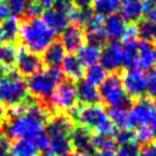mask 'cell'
Here are the masks:
<instances>
[{
  "instance_id": "cell-32",
  "label": "cell",
  "mask_w": 156,
  "mask_h": 156,
  "mask_svg": "<svg viewBox=\"0 0 156 156\" xmlns=\"http://www.w3.org/2000/svg\"><path fill=\"white\" fill-rule=\"evenodd\" d=\"M93 149L96 151L101 150H113L116 146V141L112 136H104V135H93L91 139Z\"/></svg>"
},
{
  "instance_id": "cell-33",
  "label": "cell",
  "mask_w": 156,
  "mask_h": 156,
  "mask_svg": "<svg viewBox=\"0 0 156 156\" xmlns=\"http://www.w3.org/2000/svg\"><path fill=\"white\" fill-rule=\"evenodd\" d=\"M134 134V141L136 144H149L151 143V139H152V133H151V129L149 127V124L146 126H140L138 128H135V130L133 132Z\"/></svg>"
},
{
  "instance_id": "cell-21",
  "label": "cell",
  "mask_w": 156,
  "mask_h": 156,
  "mask_svg": "<svg viewBox=\"0 0 156 156\" xmlns=\"http://www.w3.org/2000/svg\"><path fill=\"white\" fill-rule=\"evenodd\" d=\"M119 16L126 21L134 23L139 21L143 16L141 0H121L119 2Z\"/></svg>"
},
{
  "instance_id": "cell-43",
  "label": "cell",
  "mask_w": 156,
  "mask_h": 156,
  "mask_svg": "<svg viewBox=\"0 0 156 156\" xmlns=\"http://www.w3.org/2000/svg\"><path fill=\"white\" fill-rule=\"evenodd\" d=\"M34 2H37L41 9H50L54 6L56 0H33Z\"/></svg>"
},
{
  "instance_id": "cell-47",
  "label": "cell",
  "mask_w": 156,
  "mask_h": 156,
  "mask_svg": "<svg viewBox=\"0 0 156 156\" xmlns=\"http://www.w3.org/2000/svg\"><path fill=\"white\" fill-rule=\"evenodd\" d=\"M6 115H7L6 110H5V107L2 106V104L0 102V126L6 121Z\"/></svg>"
},
{
  "instance_id": "cell-18",
  "label": "cell",
  "mask_w": 156,
  "mask_h": 156,
  "mask_svg": "<svg viewBox=\"0 0 156 156\" xmlns=\"http://www.w3.org/2000/svg\"><path fill=\"white\" fill-rule=\"evenodd\" d=\"M41 15H43L41 21L54 33H61L66 27H68V18H67L66 13H63L62 11H60L55 7L46 9L44 12H41Z\"/></svg>"
},
{
  "instance_id": "cell-46",
  "label": "cell",
  "mask_w": 156,
  "mask_h": 156,
  "mask_svg": "<svg viewBox=\"0 0 156 156\" xmlns=\"http://www.w3.org/2000/svg\"><path fill=\"white\" fill-rule=\"evenodd\" d=\"M94 156H116V152L113 150H101V151H96Z\"/></svg>"
},
{
  "instance_id": "cell-5",
  "label": "cell",
  "mask_w": 156,
  "mask_h": 156,
  "mask_svg": "<svg viewBox=\"0 0 156 156\" xmlns=\"http://www.w3.org/2000/svg\"><path fill=\"white\" fill-rule=\"evenodd\" d=\"M62 72L58 67H48L46 69H40L37 73L27 78L26 88L27 93L38 100L50 99L54 89L58 83H61Z\"/></svg>"
},
{
  "instance_id": "cell-35",
  "label": "cell",
  "mask_w": 156,
  "mask_h": 156,
  "mask_svg": "<svg viewBox=\"0 0 156 156\" xmlns=\"http://www.w3.org/2000/svg\"><path fill=\"white\" fill-rule=\"evenodd\" d=\"M4 2L9 7L11 15L15 16V17L22 15L26 11V7H27L26 0H4Z\"/></svg>"
},
{
  "instance_id": "cell-28",
  "label": "cell",
  "mask_w": 156,
  "mask_h": 156,
  "mask_svg": "<svg viewBox=\"0 0 156 156\" xmlns=\"http://www.w3.org/2000/svg\"><path fill=\"white\" fill-rule=\"evenodd\" d=\"M17 49L10 43L0 44V68H11L16 61Z\"/></svg>"
},
{
  "instance_id": "cell-3",
  "label": "cell",
  "mask_w": 156,
  "mask_h": 156,
  "mask_svg": "<svg viewBox=\"0 0 156 156\" xmlns=\"http://www.w3.org/2000/svg\"><path fill=\"white\" fill-rule=\"evenodd\" d=\"M18 37L26 50L38 55L43 54L54 41L55 33L39 18L29 17L20 24Z\"/></svg>"
},
{
  "instance_id": "cell-31",
  "label": "cell",
  "mask_w": 156,
  "mask_h": 156,
  "mask_svg": "<svg viewBox=\"0 0 156 156\" xmlns=\"http://www.w3.org/2000/svg\"><path fill=\"white\" fill-rule=\"evenodd\" d=\"M1 23H2L4 32H5V41L11 44L13 40H16L18 35V30H20V23L17 21V17L11 16L10 18H7L6 21Z\"/></svg>"
},
{
  "instance_id": "cell-27",
  "label": "cell",
  "mask_w": 156,
  "mask_h": 156,
  "mask_svg": "<svg viewBox=\"0 0 156 156\" xmlns=\"http://www.w3.org/2000/svg\"><path fill=\"white\" fill-rule=\"evenodd\" d=\"M84 77L88 83L93 84V85H100L105 78L107 77V71L99 63H95V65H91L89 67H87V69L84 71Z\"/></svg>"
},
{
  "instance_id": "cell-44",
  "label": "cell",
  "mask_w": 156,
  "mask_h": 156,
  "mask_svg": "<svg viewBox=\"0 0 156 156\" xmlns=\"http://www.w3.org/2000/svg\"><path fill=\"white\" fill-rule=\"evenodd\" d=\"M149 127H150L151 133H152V139L156 140V112H155L154 117L151 118V121H150V123H149Z\"/></svg>"
},
{
  "instance_id": "cell-16",
  "label": "cell",
  "mask_w": 156,
  "mask_h": 156,
  "mask_svg": "<svg viewBox=\"0 0 156 156\" xmlns=\"http://www.w3.org/2000/svg\"><path fill=\"white\" fill-rule=\"evenodd\" d=\"M156 62V49L152 43L139 40V54L135 62V68L140 71H150Z\"/></svg>"
},
{
  "instance_id": "cell-40",
  "label": "cell",
  "mask_w": 156,
  "mask_h": 156,
  "mask_svg": "<svg viewBox=\"0 0 156 156\" xmlns=\"http://www.w3.org/2000/svg\"><path fill=\"white\" fill-rule=\"evenodd\" d=\"M138 156H156V143L145 144L143 149L139 150Z\"/></svg>"
},
{
  "instance_id": "cell-10",
  "label": "cell",
  "mask_w": 156,
  "mask_h": 156,
  "mask_svg": "<svg viewBox=\"0 0 156 156\" xmlns=\"http://www.w3.org/2000/svg\"><path fill=\"white\" fill-rule=\"evenodd\" d=\"M119 78L123 90L129 99H139L144 95L146 90V77L143 71L138 68H126Z\"/></svg>"
},
{
  "instance_id": "cell-39",
  "label": "cell",
  "mask_w": 156,
  "mask_h": 156,
  "mask_svg": "<svg viewBox=\"0 0 156 156\" xmlns=\"http://www.w3.org/2000/svg\"><path fill=\"white\" fill-rule=\"evenodd\" d=\"M41 11H43V9H41L37 2L32 1V2L27 4V7H26V11H24V12H27V15L32 18V17H37L38 15H40Z\"/></svg>"
},
{
  "instance_id": "cell-7",
  "label": "cell",
  "mask_w": 156,
  "mask_h": 156,
  "mask_svg": "<svg viewBox=\"0 0 156 156\" xmlns=\"http://www.w3.org/2000/svg\"><path fill=\"white\" fill-rule=\"evenodd\" d=\"M98 90L100 99L110 108H127L130 105V99L123 90L121 78L117 74L107 76Z\"/></svg>"
},
{
  "instance_id": "cell-23",
  "label": "cell",
  "mask_w": 156,
  "mask_h": 156,
  "mask_svg": "<svg viewBox=\"0 0 156 156\" xmlns=\"http://www.w3.org/2000/svg\"><path fill=\"white\" fill-rule=\"evenodd\" d=\"M10 156H38L39 150L29 139H16L9 145Z\"/></svg>"
},
{
  "instance_id": "cell-36",
  "label": "cell",
  "mask_w": 156,
  "mask_h": 156,
  "mask_svg": "<svg viewBox=\"0 0 156 156\" xmlns=\"http://www.w3.org/2000/svg\"><path fill=\"white\" fill-rule=\"evenodd\" d=\"M115 152H116V156H138L139 147H138V144L133 141V143L119 145V147Z\"/></svg>"
},
{
  "instance_id": "cell-13",
  "label": "cell",
  "mask_w": 156,
  "mask_h": 156,
  "mask_svg": "<svg viewBox=\"0 0 156 156\" xmlns=\"http://www.w3.org/2000/svg\"><path fill=\"white\" fill-rule=\"evenodd\" d=\"M91 139H93V135H91L90 130L82 126L73 127L69 133L71 147L74 149L76 152L90 155L94 151Z\"/></svg>"
},
{
  "instance_id": "cell-42",
  "label": "cell",
  "mask_w": 156,
  "mask_h": 156,
  "mask_svg": "<svg viewBox=\"0 0 156 156\" xmlns=\"http://www.w3.org/2000/svg\"><path fill=\"white\" fill-rule=\"evenodd\" d=\"M11 16H12V15H11V12H10L9 7L5 5V2L0 1V22L6 21V20H7V18H10Z\"/></svg>"
},
{
  "instance_id": "cell-4",
  "label": "cell",
  "mask_w": 156,
  "mask_h": 156,
  "mask_svg": "<svg viewBox=\"0 0 156 156\" xmlns=\"http://www.w3.org/2000/svg\"><path fill=\"white\" fill-rule=\"evenodd\" d=\"M45 126L50 152L56 156H69L72 151L69 141V133L73 128L72 119L65 113H56L49 117Z\"/></svg>"
},
{
  "instance_id": "cell-49",
  "label": "cell",
  "mask_w": 156,
  "mask_h": 156,
  "mask_svg": "<svg viewBox=\"0 0 156 156\" xmlns=\"http://www.w3.org/2000/svg\"><path fill=\"white\" fill-rule=\"evenodd\" d=\"M69 156H90V155H88V154H80V152H73Z\"/></svg>"
},
{
  "instance_id": "cell-52",
  "label": "cell",
  "mask_w": 156,
  "mask_h": 156,
  "mask_svg": "<svg viewBox=\"0 0 156 156\" xmlns=\"http://www.w3.org/2000/svg\"><path fill=\"white\" fill-rule=\"evenodd\" d=\"M155 65H156V62H155Z\"/></svg>"
},
{
  "instance_id": "cell-41",
  "label": "cell",
  "mask_w": 156,
  "mask_h": 156,
  "mask_svg": "<svg viewBox=\"0 0 156 156\" xmlns=\"http://www.w3.org/2000/svg\"><path fill=\"white\" fill-rule=\"evenodd\" d=\"M144 15H145V20H147V21H150V22H152V23L156 24V4L154 2V4L144 12Z\"/></svg>"
},
{
  "instance_id": "cell-38",
  "label": "cell",
  "mask_w": 156,
  "mask_h": 156,
  "mask_svg": "<svg viewBox=\"0 0 156 156\" xmlns=\"http://www.w3.org/2000/svg\"><path fill=\"white\" fill-rule=\"evenodd\" d=\"M73 6H74V2H73L72 0H56L52 7H55V9L60 10V11H62V12L66 13V16H67V13L69 12V10H71Z\"/></svg>"
},
{
  "instance_id": "cell-34",
  "label": "cell",
  "mask_w": 156,
  "mask_h": 156,
  "mask_svg": "<svg viewBox=\"0 0 156 156\" xmlns=\"http://www.w3.org/2000/svg\"><path fill=\"white\" fill-rule=\"evenodd\" d=\"M146 77V93L150 99L156 101V68H151Z\"/></svg>"
},
{
  "instance_id": "cell-17",
  "label": "cell",
  "mask_w": 156,
  "mask_h": 156,
  "mask_svg": "<svg viewBox=\"0 0 156 156\" xmlns=\"http://www.w3.org/2000/svg\"><path fill=\"white\" fill-rule=\"evenodd\" d=\"M84 66L80 63L76 55H65L61 62V72L62 76H66L69 82H79L80 78L84 76Z\"/></svg>"
},
{
  "instance_id": "cell-25",
  "label": "cell",
  "mask_w": 156,
  "mask_h": 156,
  "mask_svg": "<svg viewBox=\"0 0 156 156\" xmlns=\"http://www.w3.org/2000/svg\"><path fill=\"white\" fill-rule=\"evenodd\" d=\"M122 54H123V66L126 68H135V62L139 54V40L134 39V40L123 41Z\"/></svg>"
},
{
  "instance_id": "cell-14",
  "label": "cell",
  "mask_w": 156,
  "mask_h": 156,
  "mask_svg": "<svg viewBox=\"0 0 156 156\" xmlns=\"http://www.w3.org/2000/svg\"><path fill=\"white\" fill-rule=\"evenodd\" d=\"M85 27V40L87 43L96 44L100 45L104 44L106 40V34H105V18L98 15H94L90 17V20L87 22Z\"/></svg>"
},
{
  "instance_id": "cell-37",
  "label": "cell",
  "mask_w": 156,
  "mask_h": 156,
  "mask_svg": "<svg viewBox=\"0 0 156 156\" xmlns=\"http://www.w3.org/2000/svg\"><path fill=\"white\" fill-rule=\"evenodd\" d=\"M113 139L116 141V144L123 145V144H128V143H133L134 141V134L130 129H117Z\"/></svg>"
},
{
  "instance_id": "cell-15",
  "label": "cell",
  "mask_w": 156,
  "mask_h": 156,
  "mask_svg": "<svg viewBox=\"0 0 156 156\" xmlns=\"http://www.w3.org/2000/svg\"><path fill=\"white\" fill-rule=\"evenodd\" d=\"M61 45L63 46L65 51L74 52L78 51L83 45L85 40L84 32L80 29V27L77 26H68L61 32Z\"/></svg>"
},
{
  "instance_id": "cell-1",
  "label": "cell",
  "mask_w": 156,
  "mask_h": 156,
  "mask_svg": "<svg viewBox=\"0 0 156 156\" xmlns=\"http://www.w3.org/2000/svg\"><path fill=\"white\" fill-rule=\"evenodd\" d=\"M50 117L45 105L29 101L27 111L17 117H11L2 123L5 136L11 139H29L34 140L45 132V124Z\"/></svg>"
},
{
  "instance_id": "cell-2",
  "label": "cell",
  "mask_w": 156,
  "mask_h": 156,
  "mask_svg": "<svg viewBox=\"0 0 156 156\" xmlns=\"http://www.w3.org/2000/svg\"><path fill=\"white\" fill-rule=\"evenodd\" d=\"M71 119L79 126L85 127L89 130L96 133V135L112 136L116 133L115 126L111 123L107 112L102 106L98 105H83L80 107H73L71 110Z\"/></svg>"
},
{
  "instance_id": "cell-48",
  "label": "cell",
  "mask_w": 156,
  "mask_h": 156,
  "mask_svg": "<svg viewBox=\"0 0 156 156\" xmlns=\"http://www.w3.org/2000/svg\"><path fill=\"white\" fill-rule=\"evenodd\" d=\"M2 43H6V41H5V32L2 28V23L0 22V44H2Z\"/></svg>"
},
{
  "instance_id": "cell-11",
  "label": "cell",
  "mask_w": 156,
  "mask_h": 156,
  "mask_svg": "<svg viewBox=\"0 0 156 156\" xmlns=\"http://www.w3.org/2000/svg\"><path fill=\"white\" fill-rule=\"evenodd\" d=\"M100 65L106 69L115 72L123 66V54L122 45L117 40H110L101 48Z\"/></svg>"
},
{
  "instance_id": "cell-6",
  "label": "cell",
  "mask_w": 156,
  "mask_h": 156,
  "mask_svg": "<svg viewBox=\"0 0 156 156\" xmlns=\"http://www.w3.org/2000/svg\"><path fill=\"white\" fill-rule=\"evenodd\" d=\"M27 99V88L20 73L12 68H0V102L15 106Z\"/></svg>"
},
{
  "instance_id": "cell-8",
  "label": "cell",
  "mask_w": 156,
  "mask_h": 156,
  "mask_svg": "<svg viewBox=\"0 0 156 156\" xmlns=\"http://www.w3.org/2000/svg\"><path fill=\"white\" fill-rule=\"evenodd\" d=\"M156 112V101L147 98H139L132 104L128 110L129 129H135L140 126H146L150 123L151 118Z\"/></svg>"
},
{
  "instance_id": "cell-20",
  "label": "cell",
  "mask_w": 156,
  "mask_h": 156,
  "mask_svg": "<svg viewBox=\"0 0 156 156\" xmlns=\"http://www.w3.org/2000/svg\"><path fill=\"white\" fill-rule=\"evenodd\" d=\"M127 29L126 21L119 15H111L105 18V34L110 40H122Z\"/></svg>"
},
{
  "instance_id": "cell-45",
  "label": "cell",
  "mask_w": 156,
  "mask_h": 156,
  "mask_svg": "<svg viewBox=\"0 0 156 156\" xmlns=\"http://www.w3.org/2000/svg\"><path fill=\"white\" fill-rule=\"evenodd\" d=\"M72 1H73L74 5L78 6V7H88L89 5H91V2H93L94 0H72Z\"/></svg>"
},
{
  "instance_id": "cell-22",
  "label": "cell",
  "mask_w": 156,
  "mask_h": 156,
  "mask_svg": "<svg viewBox=\"0 0 156 156\" xmlns=\"http://www.w3.org/2000/svg\"><path fill=\"white\" fill-rule=\"evenodd\" d=\"M77 57L80 61V63L85 67H89L91 65L98 63L99 58H100V54H101V46L96 45V44H91V43H87L84 44L78 51H77Z\"/></svg>"
},
{
  "instance_id": "cell-19",
  "label": "cell",
  "mask_w": 156,
  "mask_h": 156,
  "mask_svg": "<svg viewBox=\"0 0 156 156\" xmlns=\"http://www.w3.org/2000/svg\"><path fill=\"white\" fill-rule=\"evenodd\" d=\"M76 95H77V100L83 105H98L101 101L96 87L88 83L87 80H79L77 83Z\"/></svg>"
},
{
  "instance_id": "cell-26",
  "label": "cell",
  "mask_w": 156,
  "mask_h": 156,
  "mask_svg": "<svg viewBox=\"0 0 156 156\" xmlns=\"http://www.w3.org/2000/svg\"><path fill=\"white\" fill-rule=\"evenodd\" d=\"M119 0H94L91 2V10L94 15L107 17L118 11Z\"/></svg>"
},
{
  "instance_id": "cell-30",
  "label": "cell",
  "mask_w": 156,
  "mask_h": 156,
  "mask_svg": "<svg viewBox=\"0 0 156 156\" xmlns=\"http://www.w3.org/2000/svg\"><path fill=\"white\" fill-rule=\"evenodd\" d=\"M138 37L140 40H145L149 43L156 41V24L147 21V20H140V22L136 26Z\"/></svg>"
},
{
  "instance_id": "cell-29",
  "label": "cell",
  "mask_w": 156,
  "mask_h": 156,
  "mask_svg": "<svg viewBox=\"0 0 156 156\" xmlns=\"http://www.w3.org/2000/svg\"><path fill=\"white\" fill-rule=\"evenodd\" d=\"M107 116L116 129H129L127 108H110Z\"/></svg>"
},
{
  "instance_id": "cell-9",
  "label": "cell",
  "mask_w": 156,
  "mask_h": 156,
  "mask_svg": "<svg viewBox=\"0 0 156 156\" xmlns=\"http://www.w3.org/2000/svg\"><path fill=\"white\" fill-rule=\"evenodd\" d=\"M76 101V85L69 80L58 83L50 96L51 106L54 107V110L58 111V113L71 111L74 107Z\"/></svg>"
},
{
  "instance_id": "cell-12",
  "label": "cell",
  "mask_w": 156,
  "mask_h": 156,
  "mask_svg": "<svg viewBox=\"0 0 156 156\" xmlns=\"http://www.w3.org/2000/svg\"><path fill=\"white\" fill-rule=\"evenodd\" d=\"M15 63H16L17 71L21 74L29 77V76L37 73L38 71H40L43 62L38 55L26 50L24 48H21L17 50Z\"/></svg>"
},
{
  "instance_id": "cell-24",
  "label": "cell",
  "mask_w": 156,
  "mask_h": 156,
  "mask_svg": "<svg viewBox=\"0 0 156 156\" xmlns=\"http://www.w3.org/2000/svg\"><path fill=\"white\" fill-rule=\"evenodd\" d=\"M65 57V49L60 41H52L43 52V60L48 67H57Z\"/></svg>"
},
{
  "instance_id": "cell-50",
  "label": "cell",
  "mask_w": 156,
  "mask_h": 156,
  "mask_svg": "<svg viewBox=\"0 0 156 156\" xmlns=\"http://www.w3.org/2000/svg\"><path fill=\"white\" fill-rule=\"evenodd\" d=\"M44 156H56V155H54V154H51V152H46Z\"/></svg>"
},
{
  "instance_id": "cell-51",
  "label": "cell",
  "mask_w": 156,
  "mask_h": 156,
  "mask_svg": "<svg viewBox=\"0 0 156 156\" xmlns=\"http://www.w3.org/2000/svg\"><path fill=\"white\" fill-rule=\"evenodd\" d=\"M152 1H154V2H155V4H156V0H152Z\"/></svg>"
}]
</instances>
